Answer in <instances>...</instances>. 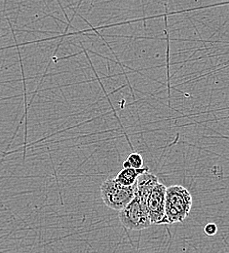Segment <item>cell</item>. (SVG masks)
Here are the masks:
<instances>
[{"label":"cell","mask_w":229,"mask_h":253,"mask_svg":"<svg viewBox=\"0 0 229 253\" xmlns=\"http://www.w3.org/2000/svg\"><path fill=\"white\" fill-rule=\"evenodd\" d=\"M204 233L208 236H215L218 233V226L215 223H208L204 227Z\"/></svg>","instance_id":"8"},{"label":"cell","mask_w":229,"mask_h":253,"mask_svg":"<svg viewBox=\"0 0 229 253\" xmlns=\"http://www.w3.org/2000/svg\"><path fill=\"white\" fill-rule=\"evenodd\" d=\"M119 220L122 226L132 231H140L152 224L144 202L135 189V197L131 202L119 211Z\"/></svg>","instance_id":"2"},{"label":"cell","mask_w":229,"mask_h":253,"mask_svg":"<svg viewBox=\"0 0 229 253\" xmlns=\"http://www.w3.org/2000/svg\"><path fill=\"white\" fill-rule=\"evenodd\" d=\"M135 189L136 184L133 186H124L116 178H108L100 186V195L102 201L108 208L120 211L135 197Z\"/></svg>","instance_id":"3"},{"label":"cell","mask_w":229,"mask_h":253,"mask_svg":"<svg viewBox=\"0 0 229 253\" xmlns=\"http://www.w3.org/2000/svg\"><path fill=\"white\" fill-rule=\"evenodd\" d=\"M167 187L162 183H158L149 193L145 206L150 217L151 224H167L165 214V200Z\"/></svg>","instance_id":"4"},{"label":"cell","mask_w":229,"mask_h":253,"mask_svg":"<svg viewBox=\"0 0 229 253\" xmlns=\"http://www.w3.org/2000/svg\"><path fill=\"white\" fill-rule=\"evenodd\" d=\"M192 208V196L182 185H172L166 189L165 214L167 224L184 221Z\"/></svg>","instance_id":"1"},{"label":"cell","mask_w":229,"mask_h":253,"mask_svg":"<svg viewBox=\"0 0 229 253\" xmlns=\"http://www.w3.org/2000/svg\"><path fill=\"white\" fill-rule=\"evenodd\" d=\"M148 171H149L148 167H143L140 169H134V168L123 169L115 178L120 184L124 186H133L136 184L138 176Z\"/></svg>","instance_id":"6"},{"label":"cell","mask_w":229,"mask_h":253,"mask_svg":"<svg viewBox=\"0 0 229 253\" xmlns=\"http://www.w3.org/2000/svg\"><path fill=\"white\" fill-rule=\"evenodd\" d=\"M126 160L130 163L131 168H134V169L143 168V158L139 153L132 152Z\"/></svg>","instance_id":"7"},{"label":"cell","mask_w":229,"mask_h":253,"mask_svg":"<svg viewBox=\"0 0 229 253\" xmlns=\"http://www.w3.org/2000/svg\"><path fill=\"white\" fill-rule=\"evenodd\" d=\"M158 183H159V180H158L157 176L152 173L145 172V173L141 174L140 176H138V178L137 179V182H136V191L138 194V196L140 197V199L144 202V204H145V201H146L149 193Z\"/></svg>","instance_id":"5"}]
</instances>
